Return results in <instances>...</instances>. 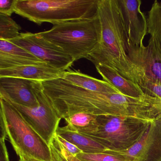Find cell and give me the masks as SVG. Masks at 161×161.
Here are the masks:
<instances>
[{"mask_svg":"<svg viewBox=\"0 0 161 161\" xmlns=\"http://www.w3.org/2000/svg\"><path fill=\"white\" fill-rule=\"evenodd\" d=\"M49 147L52 161H69L61 152L58 146L55 135L50 144Z\"/></svg>","mask_w":161,"mask_h":161,"instance_id":"603a6c76","label":"cell"},{"mask_svg":"<svg viewBox=\"0 0 161 161\" xmlns=\"http://www.w3.org/2000/svg\"><path fill=\"white\" fill-rule=\"evenodd\" d=\"M6 139L3 136L0 137V161H10L8 150L5 144Z\"/></svg>","mask_w":161,"mask_h":161,"instance_id":"484cf974","label":"cell"},{"mask_svg":"<svg viewBox=\"0 0 161 161\" xmlns=\"http://www.w3.org/2000/svg\"><path fill=\"white\" fill-rule=\"evenodd\" d=\"M147 33L161 56V2L156 0L148 12Z\"/></svg>","mask_w":161,"mask_h":161,"instance_id":"2e32d148","label":"cell"},{"mask_svg":"<svg viewBox=\"0 0 161 161\" xmlns=\"http://www.w3.org/2000/svg\"><path fill=\"white\" fill-rule=\"evenodd\" d=\"M99 0H15L14 13L38 25H53L97 15Z\"/></svg>","mask_w":161,"mask_h":161,"instance_id":"7a4b0ae2","label":"cell"},{"mask_svg":"<svg viewBox=\"0 0 161 161\" xmlns=\"http://www.w3.org/2000/svg\"><path fill=\"white\" fill-rule=\"evenodd\" d=\"M123 12L128 37V46L139 47L147 33V21L141 11L140 0H119Z\"/></svg>","mask_w":161,"mask_h":161,"instance_id":"8fae6325","label":"cell"},{"mask_svg":"<svg viewBox=\"0 0 161 161\" xmlns=\"http://www.w3.org/2000/svg\"><path fill=\"white\" fill-rule=\"evenodd\" d=\"M55 136L58 141L63 145L66 150L73 156H77L78 154L82 153L83 152L74 144L66 140L62 136L58 135L56 133L55 134Z\"/></svg>","mask_w":161,"mask_h":161,"instance_id":"cb8c5ba5","label":"cell"},{"mask_svg":"<svg viewBox=\"0 0 161 161\" xmlns=\"http://www.w3.org/2000/svg\"><path fill=\"white\" fill-rule=\"evenodd\" d=\"M154 121L133 117L98 116L86 128L72 129L67 126L91 137L106 150L119 151L139 141Z\"/></svg>","mask_w":161,"mask_h":161,"instance_id":"277c9868","label":"cell"},{"mask_svg":"<svg viewBox=\"0 0 161 161\" xmlns=\"http://www.w3.org/2000/svg\"><path fill=\"white\" fill-rule=\"evenodd\" d=\"M15 0H0V13L11 16L14 13Z\"/></svg>","mask_w":161,"mask_h":161,"instance_id":"d4e9b609","label":"cell"},{"mask_svg":"<svg viewBox=\"0 0 161 161\" xmlns=\"http://www.w3.org/2000/svg\"><path fill=\"white\" fill-rule=\"evenodd\" d=\"M21 28L11 16L0 13V40L9 41L20 35Z\"/></svg>","mask_w":161,"mask_h":161,"instance_id":"e0dca14e","label":"cell"},{"mask_svg":"<svg viewBox=\"0 0 161 161\" xmlns=\"http://www.w3.org/2000/svg\"><path fill=\"white\" fill-rule=\"evenodd\" d=\"M0 53L34 61H42L25 49L7 40H0Z\"/></svg>","mask_w":161,"mask_h":161,"instance_id":"ac0fdd59","label":"cell"},{"mask_svg":"<svg viewBox=\"0 0 161 161\" xmlns=\"http://www.w3.org/2000/svg\"><path fill=\"white\" fill-rule=\"evenodd\" d=\"M19 161H27L26 159L23 156H19Z\"/></svg>","mask_w":161,"mask_h":161,"instance_id":"f1b7e54d","label":"cell"},{"mask_svg":"<svg viewBox=\"0 0 161 161\" xmlns=\"http://www.w3.org/2000/svg\"><path fill=\"white\" fill-rule=\"evenodd\" d=\"M128 55L136 73V84L141 80L161 83V56L152 41L147 46H128Z\"/></svg>","mask_w":161,"mask_h":161,"instance_id":"ba28073f","label":"cell"},{"mask_svg":"<svg viewBox=\"0 0 161 161\" xmlns=\"http://www.w3.org/2000/svg\"><path fill=\"white\" fill-rule=\"evenodd\" d=\"M25 158V157H24ZM27 161H43L40 160H36V159H32V158H25Z\"/></svg>","mask_w":161,"mask_h":161,"instance_id":"83f0119b","label":"cell"},{"mask_svg":"<svg viewBox=\"0 0 161 161\" xmlns=\"http://www.w3.org/2000/svg\"><path fill=\"white\" fill-rule=\"evenodd\" d=\"M1 136L8 138L18 156L52 161L49 145L10 102L0 97Z\"/></svg>","mask_w":161,"mask_h":161,"instance_id":"3957f363","label":"cell"},{"mask_svg":"<svg viewBox=\"0 0 161 161\" xmlns=\"http://www.w3.org/2000/svg\"><path fill=\"white\" fill-rule=\"evenodd\" d=\"M62 78L73 85L85 90L100 93L121 94L107 82L82 73L80 70L68 69L64 72Z\"/></svg>","mask_w":161,"mask_h":161,"instance_id":"5bb4252c","label":"cell"},{"mask_svg":"<svg viewBox=\"0 0 161 161\" xmlns=\"http://www.w3.org/2000/svg\"><path fill=\"white\" fill-rule=\"evenodd\" d=\"M144 94L161 101V83L141 80L137 83Z\"/></svg>","mask_w":161,"mask_h":161,"instance_id":"7402d4cb","label":"cell"},{"mask_svg":"<svg viewBox=\"0 0 161 161\" xmlns=\"http://www.w3.org/2000/svg\"><path fill=\"white\" fill-rule=\"evenodd\" d=\"M9 42L25 49L53 67L66 71L73 65L74 60L62 49L44 38L40 33H21Z\"/></svg>","mask_w":161,"mask_h":161,"instance_id":"52a82bcc","label":"cell"},{"mask_svg":"<svg viewBox=\"0 0 161 161\" xmlns=\"http://www.w3.org/2000/svg\"><path fill=\"white\" fill-rule=\"evenodd\" d=\"M56 133L77 146L83 153H101L106 150L101 144L85 135L70 129L67 125L59 127Z\"/></svg>","mask_w":161,"mask_h":161,"instance_id":"9a60e30c","label":"cell"},{"mask_svg":"<svg viewBox=\"0 0 161 161\" xmlns=\"http://www.w3.org/2000/svg\"><path fill=\"white\" fill-rule=\"evenodd\" d=\"M97 116L86 113H76L64 119L67 125L72 129H80L90 126L97 119Z\"/></svg>","mask_w":161,"mask_h":161,"instance_id":"ffe728a7","label":"cell"},{"mask_svg":"<svg viewBox=\"0 0 161 161\" xmlns=\"http://www.w3.org/2000/svg\"><path fill=\"white\" fill-rule=\"evenodd\" d=\"M161 149V119L152 122L142 138L123 150H106V153L121 157L126 161H149Z\"/></svg>","mask_w":161,"mask_h":161,"instance_id":"30bf717a","label":"cell"},{"mask_svg":"<svg viewBox=\"0 0 161 161\" xmlns=\"http://www.w3.org/2000/svg\"><path fill=\"white\" fill-rule=\"evenodd\" d=\"M99 42L86 59L95 66L104 65L136 84L135 67L128 55V37L119 0H99Z\"/></svg>","mask_w":161,"mask_h":161,"instance_id":"6da1fadb","label":"cell"},{"mask_svg":"<svg viewBox=\"0 0 161 161\" xmlns=\"http://www.w3.org/2000/svg\"><path fill=\"white\" fill-rule=\"evenodd\" d=\"M64 71L47 64L31 65L0 69V78L15 77L44 81L62 78Z\"/></svg>","mask_w":161,"mask_h":161,"instance_id":"7c38bea8","label":"cell"},{"mask_svg":"<svg viewBox=\"0 0 161 161\" xmlns=\"http://www.w3.org/2000/svg\"><path fill=\"white\" fill-rule=\"evenodd\" d=\"M43 64H47L42 61H34L0 53V69H6L22 66Z\"/></svg>","mask_w":161,"mask_h":161,"instance_id":"d6986e66","label":"cell"},{"mask_svg":"<svg viewBox=\"0 0 161 161\" xmlns=\"http://www.w3.org/2000/svg\"><path fill=\"white\" fill-rule=\"evenodd\" d=\"M45 39L62 49L74 62L86 58L100 39L101 26L98 15L53 25L51 29L40 32Z\"/></svg>","mask_w":161,"mask_h":161,"instance_id":"5b68a950","label":"cell"},{"mask_svg":"<svg viewBox=\"0 0 161 161\" xmlns=\"http://www.w3.org/2000/svg\"><path fill=\"white\" fill-rule=\"evenodd\" d=\"M77 157L82 161H126L119 156L106 153H80Z\"/></svg>","mask_w":161,"mask_h":161,"instance_id":"44dd1931","label":"cell"},{"mask_svg":"<svg viewBox=\"0 0 161 161\" xmlns=\"http://www.w3.org/2000/svg\"><path fill=\"white\" fill-rule=\"evenodd\" d=\"M42 87L39 81L15 77L0 78V97L30 108L39 105L37 94Z\"/></svg>","mask_w":161,"mask_h":161,"instance_id":"9c48e42d","label":"cell"},{"mask_svg":"<svg viewBox=\"0 0 161 161\" xmlns=\"http://www.w3.org/2000/svg\"><path fill=\"white\" fill-rule=\"evenodd\" d=\"M55 137H56V136H55ZM56 140H57L58 146H59L61 152H62V153H63V154L65 156L66 158L67 159V160H68L69 161H82L81 160L79 159L77 156H73L72 154H71L70 153H69L66 150L64 147H63V145H62V144H61V143L58 141V140H57L56 137Z\"/></svg>","mask_w":161,"mask_h":161,"instance_id":"4316f807","label":"cell"},{"mask_svg":"<svg viewBox=\"0 0 161 161\" xmlns=\"http://www.w3.org/2000/svg\"><path fill=\"white\" fill-rule=\"evenodd\" d=\"M37 96L39 105L34 108L26 107L5 99L20 112L26 121L49 145L62 119L44 93L43 87L37 92Z\"/></svg>","mask_w":161,"mask_h":161,"instance_id":"8992f818","label":"cell"},{"mask_svg":"<svg viewBox=\"0 0 161 161\" xmlns=\"http://www.w3.org/2000/svg\"><path fill=\"white\" fill-rule=\"evenodd\" d=\"M96 68L103 80L115 87L122 95L134 98L146 96L138 84L125 79L114 69L102 64L96 66Z\"/></svg>","mask_w":161,"mask_h":161,"instance_id":"4fadbf2b","label":"cell"}]
</instances>
